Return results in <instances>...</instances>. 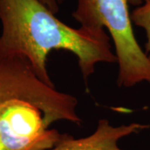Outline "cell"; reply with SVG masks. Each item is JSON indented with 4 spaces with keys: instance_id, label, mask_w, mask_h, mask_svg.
Segmentation results:
<instances>
[{
    "instance_id": "cell-1",
    "label": "cell",
    "mask_w": 150,
    "mask_h": 150,
    "mask_svg": "<svg viewBox=\"0 0 150 150\" xmlns=\"http://www.w3.org/2000/svg\"><path fill=\"white\" fill-rule=\"evenodd\" d=\"M55 15L38 0H0V55L26 59L38 77L54 87L47 69L52 50L74 54L85 82L98 64L117 62L105 30L74 28Z\"/></svg>"
},
{
    "instance_id": "cell-2",
    "label": "cell",
    "mask_w": 150,
    "mask_h": 150,
    "mask_svg": "<svg viewBox=\"0 0 150 150\" xmlns=\"http://www.w3.org/2000/svg\"><path fill=\"white\" fill-rule=\"evenodd\" d=\"M146 0H77L72 17L80 27L92 31L106 28L112 38L118 64V87L150 84V59L134 36L129 4L139 6Z\"/></svg>"
},
{
    "instance_id": "cell-3",
    "label": "cell",
    "mask_w": 150,
    "mask_h": 150,
    "mask_svg": "<svg viewBox=\"0 0 150 150\" xmlns=\"http://www.w3.org/2000/svg\"><path fill=\"white\" fill-rule=\"evenodd\" d=\"M55 119L39 103L13 97L0 105V147L2 150H49L62 137L49 129Z\"/></svg>"
},
{
    "instance_id": "cell-4",
    "label": "cell",
    "mask_w": 150,
    "mask_h": 150,
    "mask_svg": "<svg viewBox=\"0 0 150 150\" xmlns=\"http://www.w3.org/2000/svg\"><path fill=\"white\" fill-rule=\"evenodd\" d=\"M13 97H25L39 103L56 122L69 121L77 125L82 123L74 96L43 83L26 59L0 55V105Z\"/></svg>"
},
{
    "instance_id": "cell-5",
    "label": "cell",
    "mask_w": 150,
    "mask_h": 150,
    "mask_svg": "<svg viewBox=\"0 0 150 150\" xmlns=\"http://www.w3.org/2000/svg\"><path fill=\"white\" fill-rule=\"evenodd\" d=\"M149 127L139 123L115 127L108 119H100L95 131L89 136L75 139L63 134L58 143L49 150H123L118 147L119 140L131 134H139Z\"/></svg>"
},
{
    "instance_id": "cell-6",
    "label": "cell",
    "mask_w": 150,
    "mask_h": 150,
    "mask_svg": "<svg viewBox=\"0 0 150 150\" xmlns=\"http://www.w3.org/2000/svg\"><path fill=\"white\" fill-rule=\"evenodd\" d=\"M132 23L142 28L145 31L147 41L145 43V54L150 59V0L138 6L130 13Z\"/></svg>"
},
{
    "instance_id": "cell-7",
    "label": "cell",
    "mask_w": 150,
    "mask_h": 150,
    "mask_svg": "<svg viewBox=\"0 0 150 150\" xmlns=\"http://www.w3.org/2000/svg\"><path fill=\"white\" fill-rule=\"evenodd\" d=\"M43 5H45L49 10L54 14L59 13L60 9V6L64 3V0H38Z\"/></svg>"
}]
</instances>
